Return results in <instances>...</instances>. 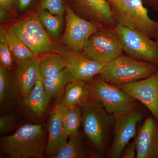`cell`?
Returning a JSON list of instances; mask_svg holds the SVG:
<instances>
[{
  "instance_id": "7a4b0ae2",
  "label": "cell",
  "mask_w": 158,
  "mask_h": 158,
  "mask_svg": "<svg viewBox=\"0 0 158 158\" xmlns=\"http://www.w3.org/2000/svg\"><path fill=\"white\" fill-rule=\"evenodd\" d=\"M82 125L85 135L100 155L106 151L114 126V117L106 112L101 103L89 99L80 106Z\"/></svg>"
},
{
  "instance_id": "836d02e7",
  "label": "cell",
  "mask_w": 158,
  "mask_h": 158,
  "mask_svg": "<svg viewBox=\"0 0 158 158\" xmlns=\"http://www.w3.org/2000/svg\"><path fill=\"white\" fill-rule=\"evenodd\" d=\"M107 1L108 2L110 3L111 2H112V1H113V0H107Z\"/></svg>"
},
{
  "instance_id": "e0dca14e",
  "label": "cell",
  "mask_w": 158,
  "mask_h": 158,
  "mask_svg": "<svg viewBox=\"0 0 158 158\" xmlns=\"http://www.w3.org/2000/svg\"><path fill=\"white\" fill-rule=\"evenodd\" d=\"M68 136L61 116L56 110H54L49 121L46 151L51 158H54L65 145Z\"/></svg>"
},
{
  "instance_id": "ffe728a7",
  "label": "cell",
  "mask_w": 158,
  "mask_h": 158,
  "mask_svg": "<svg viewBox=\"0 0 158 158\" xmlns=\"http://www.w3.org/2000/svg\"><path fill=\"white\" fill-rule=\"evenodd\" d=\"M38 68L42 78L50 77L59 73L68 65V61L63 55L55 53L43 54L38 59Z\"/></svg>"
},
{
  "instance_id": "5b68a950",
  "label": "cell",
  "mask_w": 158,
  "mask_h": 158,
  "mask_svg": "<svg viewBox=\"0 0 158 158\" xmlns=\"http://www.w3.org/2000/svg\"><path fill=\"white\" fill-rule=\"evenodd\" d=\"M115 27H101L92 34L83 49L84 55L105 65L122 55V43Z\"/></svg>"
},
{
  "instance_id": "d6986e66",
  "label": "cell",
  "mask_w": 158,
  "mask_h": 158,
  "mask_svg": "<svg viewBox=\"0 0 158 158\" xmlns=\"http://www.w3.org/2000/svg\"><path fill=\"white\" fill-rule=\"evenodd\" d=\"M90 82L74 81L66 85L58 107L81 106L90 99Z\"/></svg>"
},
{
  "instance_id": "cb8c5ba5",
  "label": "cell",
  "mask_w": 158,
  "mask_h": 158,
  "mask_svg": "<svg viewBox=\"0 0 158 158\" xmlns=\"http://www.w3.org/2000/svg\"><path fill=\"white\" fill-rule=\"evenodd\" d=\"M88 156L81 133L79 131L75 135L69 136V141L53 158H83Z\"/></svg>"
},
{
  "instance_id": "d6a6232c",
  "label": "cell",
  "mask_w": 158,
  "mask_h": 158,
  "mask_svg": "<svg viewBox=\"0 0 158 158\" xmlns=\"http://www.w3.org/2000/svg\"><path fill=\"white\" fill-rule=\"evenodd\" d=\"M156 41L157 43L158 44V35L157 37H156Z\"/></svg>"
},
{
  "instance_id": "277c9868",
  "label": "cell",
  "mask_w": 158,
  "mask_h": 158,
  "mask_svg": "<svg viewBox=\"0 0 158 158\" xmlns=\"http://www.w3.org/2000/svg\"><path fill=\"white\" fill-rule=\"evenodd\" d=\"M118 24L145 34L151 38L158 35V21L148 16L141 0H113L110 3Z\"/></svg>"
},
{
  "instance_id": "d4e9b609",
  "label": "cell",
  "mask_w": 158,
  "mask_h": 158,
  "mask_svg": "<svg viewBox=\"0 0 158 158\" xmlns=\"http://www.w3.org/2000/svg\"><path fill=\"white\" fill-rule=\"evenodd\" d=\"M38 15L50 37L53 39H58L61 35L63 27L62 15L52 14L47 10L39 11Z\"/></svg>"
},
{
  "instance_id": "9a60e30c",
  "label": "cell",
  "mask_w": 158,
  "mask_h": 158,
  "mask_svg": "<svg viewBox=\"0 0 158 158\" xmlns=\"http://www.w3.org/2000/svg\"><path fill=\"white\" fill-rule=\"evenodd\" d=\"M36 57L17 64L14 76L15 84L22 100L28 96L38 80L42 78Z\"/></svg>"
},
{
  "instance_id": "2e32d148",
  "label": "cell",
  "mask_w": 158,
  "mask_h": 158,
  "mask_svg": "<svg viewBox=\"0 0 158 158\" xmlns=\"http://www.w3.org/2000/svg\"><path fill=\"white\" fill-rule=\"evenodd\" d=\"M9 70L0 65V107L1 113H11L19 99L14 76Z\"/></svg>"
},
{
  "instance_id": "1f68e13d",
  "label": "cell",
  "mask_w": 158,
  "mask_h": 158,
  "mask_svg": "<svg viewBox=\"0 0 158 158\" xmlns=\"http://www.w3.org/2000/svg\"><path fill=\"white\" fill-rule=\"evenodd\" d=\"M32 0H18V7L19 9L24 10L31 4Z\"/></svg>"
},
{
  "instance_id": "5bb4252c",
  "label": "cell",
  "mask_w": 158,
  "mask_h": 158,
  "mask_svg": "<svg viewBox=\"0 0 158 158\" xmlns=\"http://www.w3.org/2000/svg\"><path fill=\"white\" fill-rule=\"evenodd\" d=\"M63 55L67 59V66L76 81H92L105 65L88 59L81 51H67Z\"/></svg>"
},
{
  "instance_id": "ac0fdd59",
  "label": "cell",
  "mask_w": 158,
  "mask_h": 158,
  "mask_svg": "<svg viewBox=\"0 0 158 158\" xmlns=\"http://www.w3.org/2000/svg\"><path fill=\"white\" fill-rule=\"evenodd\" d=\"M51 99L44 90L41 78L38 80L28 96L23 100V105L31 114L40 118L45 113Z\"/></svg>"
},
{
  "instance_id": "4316f807",
  "label": "cell",
  "mask_w": 158,
  "mask_h": 158,
  "mask_svg": "<svg viewBox=\"0 0 158 158\" xmlns=\"http://www.w3.org/2000/svg\"><path fill=\"white\" fill-rule=\"evenodd\" d=\"M47 10L52 14L63 15L65 11V6L63 0H42L39 11Z\"/></svg>"
},
{
  "instance_id": "603a6c76",
  "label": "cell",
  "mask_w": 158,
  "mask_h": 158,
  "mask_svg": "<svg viewBox=\"0 0 158 158\" xmlns=\"http://www.w3.org/2000/svg\"><path fill=\"white\" fill-rule=\"evenodd\" d=\"M7 39L9 48L16 64L37 57L15 34L11 27L7 30Z\"/></svg>"
},
{
  "instance_id": "44dd1931",
  "label": "cell",
  "mask_w": 158,
  "mask_h": 158,
  "mask_svg": "<svg viewBox=\"0 0 158 158\" xmlns=\"http://www.w3.org/2000/svg\"><path fill=\"white\" fill-rule=\"evenodd\" d=\"M42 80L44 90L51 98L59 97L66 85L75 81L68 66L59 73Z\"/></svg>"
},
{
  "instance_id": "484cf974",
  "label": "cell",
  "mask_w": 158,
  "mask_h": 158,
  "mask_svg": "<svg viewBox=\"0 0 158 158\" xmlns=\"http://www.w3.org/2000/svg\"><path fill=\"white\" fill-rule=\"evenodd\" d=\"M14 62V59L7 42V31L1 27L0 30V65L10 70L13 68Z\"/></svg>"
},
{
  "instance_id": "9c48e42d",
  "label": "cell",
  "mask_w": 158,
  "mask_h": 158,
  "mask_svg": "<svg viewBox=\"0 0 158 158\" xmlns=\"http://www.w3.org/2000/svg\"><path fill=\"white\" fill-rule=\"evenodd\" d=\"M66 26L63 40L71 50L83 51L90 36L102 27L79 16L65 6Z\"/></svg>"
},
{
  "instance_id": "8992f818",
  "label": "cell",
  "mask_w": 158,
  "mask_h": 158,
  "mask_svg": "<svg viewBox=\"0 0 158 158\" xmlns=\"http://www.w3.org/2000/svg\"><path fill=\"white\" fill-rule=\"evenodd\" d=\"M90 99L101 103L106 112L113 117L123 116L138 109L137 101L117 86L100 78L90 82Z\"/></svg>"
},
{
  "instance_id": "30bf717a",
  "label": "cell",
  "mask_w": 158,
  "mask_h": 158,
  "mask_svg": "<svg viewBox=\"0 0 158 158\" xmlns=\"http://www.w3.org/2000/svg\"><path fill=\"white\" fill-rule=\"evenodd\" d=\"M142 118L143 114L138 108L126 115L114 117L113 142L108 152L110 158L121 157L130 140L137 136V125Z\"/></svg>"
},
{
  "instance_id": "f1b7e54d",
  "label": "cell",
  "mask_w": 158,
  "mask_h": 158,
  "mask_svg": "<svg viewBox=\"0 0 158 158\" xmlns=\"http://www.w3.org/2000/svg\"><path fill=\"white\" fill-rule=\"evenodd\" d=\"M137 148V137L134 138L132 142H129L125 148L121 157L135 158L136 157Z\"/></svg>"
},
{
  "instance_id": "f546056e",
  "label": "cell",
  "mask_w": 158,
  "mask_h": 158,
  "mask_svg": "<svg viewBox=\"0 0 158 158\" xmlns=\"http://www.w3.org/2000/svg\"><path fill=\"white\" fill-rule=\"evenodd\" d=\"M15 0H0L1 10L5 11L11 10L14 5Z\"/></svg>"
},
{
  "instance_id": "83f0119b",
  "label": "cell",
  "mask_w": 158,
  "mask_h": 158,
  "mask_svg": "<svg viewBox=\"0 0 158 158\" xmlns=\"http://www.w3.org/2000/svg\"><path fill=\"white\" fill-rule=\"evenodd\" d=\"M17 123V117L14 113L2 114L0 117V133L1 135L6 134L11 131Z\"/></svg>"
},
{
  "instance_id": "6da1fadb",
  "label": "cell",
  "mask_w": 158,
  "mask_h": 158,
  "mask_svg": "<svg viewBox=\"0 0 158 158\" xmlns=\"http://www.w3.org/2000/svg\"><path fill=\"white\" fill-rule=\"evenodd\" d=\"M48 139L40 125L27 124L0 141L1 150L11 158H41L46 151Z\"/></svg>"
},
{
  "instance_id": "52a82bcc",
  "label": "cell",
  "mask_w": 158,
  "mask_h": 158,
  "mask_svg": "<svg viewBox=\"0 0 158 158\" xmlns=\"http://www.w3.org/2000/svg\"><path fill=\"white\" fill-rule=\"evenodd\" d=\"M15 34L37 56L52 50V43L39 16L32 13L11 27Z\"/></svg>"
},
{
  "instance_id": "3957f363",
  "label": "cell",
  "mask_w": 158,
  "mask_h": 158,
  "mask_svg": "<svg viewBox=\"0 0 158 158\" xmlns=\"http://www.w3.org/2000/svg\"><path fill=\"white\" fill-rule=\"evenodd\" d=\"M158 65L123 54L105 64L99 74L103 81L119 87L137 81L155 73Z\"/></svg>"
},
{
  "instance_id": "4fadbf2b",
  "label": "cell",
  "mask_w": 158,
  "mask_h": 158,
  "mask_svg": "<svg viewBox=\"0 0 158 158\" xmlns=\"http://www.w3.org/2000/svg\"><path fill=\"white\" fill-rule=\"evenodd\" d=\"M137 158H158V120L148 116L138 132Z\"/></svg>"
},
{
  "instance_id": "ba28073f",
  "label": "cell",
  "mask_w": 158,
  "mask_h": 158,
  "mask_svg": "<svg viewBox=\"0 0 158 158\" xmlns=\"http://www.w3.org/2000/svg\"><path fill=\"white\" fill-rule=\"evenodd\" d=\"M123 47V52L138 60L158 66V44L145 34L117 24L115 27Z\"/></svg>"
},
{
  "instance_id": "4dcf8cb0",
  "label": "cell",
  "mask_w": 158,
  "mask_h": 158,
  "mask_svg": "<svg viewBox=\"0 0 158 158\" xmlns=\"http://www.w3.org/2000/svg\"><path fill=\"white\" fill-rule=\"evenodd\" d=\"M144 6L149 7L155 11H158V0H141Z\"/></svg>"
},
{
  "instance_id": "7402d4cb",
  "label": "cell",
  "mask_w": 158,
  "mask_h": 158,
  "mask_svg": "<svg viewBox=\"0 0 158 158\" xmlns=\"http://www.w3.org/2000/svg\"><path fill=\"white\" fill-rule=\"evenodd\" d=\"M55 110L61 116L69 137L78 132L82 125V112L80 106H58Z\"/></svg>"
},
{
  "instance_id": "7c38bea8",
  "label": "cell",
  "mask_w": 158,
  "mask_h": 158,
  "mask_svg": "<svg viewBox=\"0 0 158 158\" xmlns=\"http://www.w3.org/2000/svg\"><path fill=\"white\" fill-rule=\"evenodd\" d=\"M77 15L102 27L117 24L112 7L107 0H72Z\"/></svg>"
},
{
  "instance_id": "8fae6325",
  "label": "cell",
  "mask_w": 158,
  "mask_h": 158,
  "mask_svg": "<svg viewBox=\"0 0 158 158\" xmlns=\"http://www.w3.org/2000/svg\"><path fill=\"white\" fill-rule=\"evenodd\" d=\"M118 87L144 105L158 120V69L148 77Z\"/></svg>"
}]
</instances>
